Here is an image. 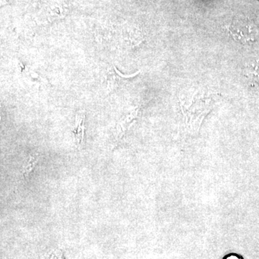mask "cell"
I'll return each instance as SVG.
<instances>
[{
    "mask_svg": "<svg viewBox=\"0 0 259 259\" xmlns=\"http://www.w3.org/2000/svg\"><path fill=\"white\" fill-rule=\"evenodd\" d=\"M37 160L34 157H30V159L25 163L23 166V175L26 178L28 175L32 171V170L35 168V166L37 164Z\"/></svg>",
    "mask_w": 259,
    "mask_h": 259,
    "instance_id": "obj_3",
    "label": "cell"
},
{
    "mask_svg": "<svg viewBox=\"0 0 259 259\" xmlns=\"http://www.w3.org/2000/svg\"><path fill=\"white\" fill-rule=\"evenodd\" d=\"M84 131V115H76V126L73 133L77 139L78 143L81 144L83 139V133Z\"/></svg>",
    "mask_w": 259,
    "mask_h": 259,
    "instance_id": "obj_2",
    "label": "cell"
},
{
    "mask_svg": "<svg viewBox=\"0 0 259 259\" xmlns=\"http://www.w3.org/2000/svg\"><path fill=\"white\" fill-rule=\"evenodd\" d=\"M233 31L236 30V34H235L236 36L241 39H244L245 41L254 40L255 37L258 33L256 29L253 25L246 23H237L236 25H233Z\"/></svg>",
    "mask_w": 259,
    "mask_h": 259,
    "instance_id": "obj_1",
    "label": "cell"
}]
</instances>
